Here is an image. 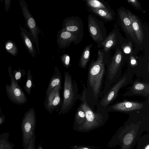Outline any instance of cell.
Listing matches in <instances>:
<instances>
[{"label":"cell","instance_id":"31","mask_svg":"<svg viewBox=\"0 0 149 149\" xmlns=\"http://www.w3.org/2000/svg\"><path fill=\"white\" fill-rule=\"evenodd\" d=\"M133 139L132 135L131 133L127 134L123 139V143L126 145L130 144L132 142Z\"/></svg>","mask_w":149,"mask_h":149},{"label":"cell","instance_id":"6","mask_svg":"<svg viewBox=\"0 0 149 149\" xmlns=\"http://www.w3.org/2000/svg\"><path fill=\"white\" fill-rule=\"evenodd\" d=\"M61 87L56 86L54 87L48 95L46 96L44 103L45 109L49 113H52L55 110L58 111L62 105L60 91Z\"/></svg>","mask_w":149,"mask_h":149},{"label":"cell","instance_id":"34","mask_svg":"<svg viewBox=\"0 0 149 149\" xmlns=\"http://www.w3.org/2000/svg\"><path fill=\"white\" fill-rule=\"evenodd\" d=\"M11 0H5V9L6 11L8 12L10 8V4Z\"/></svg>","mask_w":149,"mask_h":149},{"label":"cell","instance_id":"37","mask_svg":"<svg viewBox=\"0 0 149 149\" xmlns=\"http://www.w3.org/2000/svg\"><path fill=\"white\" fill-rule=\"evenodd\" d=\"M145 149H149V145H148L145 148Z\"/></svg>","mask_w":149,"mask_h":149},{"label":"cell","instance_id":"24","mask_svg":"<svg viewBox=\"0 0 149 149\" xmlns=\"http://www.w3.org/2000/svg\"><path fill=\"white\" fill-rule=\"evenodd\" d=\"M88 7L92 12L104 19L110 20L112 19V14L109 10L90 7Z\"/></svg>","mask_w":149,"mask_h":149},{"label":"cell","instance_id":"16","mask_svg":"<svg viewBox=\"0 0 149 149\" xmlns=\"http://www.w3.org/2000/svg\"><path fill=\"white\" fill-rule=\"evenodd\" d=\"M143 107V105L141 103L126 101L114 105L112 108L118 111H128L139 110Z\"/></svg>","mask_w":149,"mask_h":149},{"label":"cell","instance_id":"5","mask_svg":"<svg viewBox=\"0 0 149 149\" xmlns=\"http://www.w3.org/2000/svg\"><path fill=\"white\" fill-rule=\"evenodd\" d=\"M23 15L25 19V24L31 35L36 45L38 54H40L38 35L41 31L38 26L36 21L29 11L27 4L24 0L19 1Z\"/></svg>","mask_w":149,"mask_h":149},{"label":"cell","instance_id":"8","mask_svg":"<svg viewBox=\"0 0 149 149\" xmlns=\"http://www.w3.org/2000/svg\"><path fill=\"white\" fill-rule=\"evenodd\" d=\"M62 28L76 36L82 40L83 36L82 20L77 16L68 17L64 19Z\"/></svg>","mask_w":149,"mask_h":149},{"label":"cell","instance_id":"2","mask_svg":"<svg viewBox=\"0 0 149 149\" xmlns=\"http://www.w3.org/2000/svg\"><path fill=\"white\" fill-rule=\"evenodd\" d=\"M103 56V53L98 51L97 59L92 62L88 71V83L95 97L99 93L104 72Z\"/></svg>","mask_w":149,"mask_h":149},{"label":"cell","instance_id":"23","mask_svg":"<svg viewBox=\"0 0 149 149\" xmlns=\"http://www.w3.org/2000/svg\"><path fill=\"white\" fill-rule=\"evenodd\" d=\"M5 47L7 52L13 56H15L18 53V48L13 41L8 40L5 44Z\"/></svg>","mask_w":149,"mask_h":149},{"label":"cell","instance_id":"11","mask_svg":"<svg viewBox=\"0 0 149 149\" xmlns=\"http://www.w3.org/2000/svg\"><path fill=\"white\" fill-rule=\"evenodd\" d=\"M126 12L131 22L132 29L138 44H140L143 42L144 37L140 22L137 16L130 10H126Z\"/></svg>","mask_w":149,"mask_h":149},{"label":"cell","instance_id":"4","mask_svg":"<svg viewBox=\"0 0 149 149\" xmlns=\"http://www.w3.org/2000/svg\"><path fill=\"white\" fill-rule=\"evenodd\" d=\"M8 71L10 79V84L6 85L7 97L13 103L18 105L24 104L27 102L26 96L22 88L15 80L11 66L8 67Z\"/></svg>","mask_w":149,"mask_h":149},{"label":"cell","instance_id":"15","mask_svg":"<svg viewBox=\"0 0 149 149\" xmlns=\"http://www.w3.org/2000/svg\"><path fill=\"white\" fill-rule=\"evenodd\" d=\"M122 58V52L118 49L113 56L112 62L109 66L108 75L110 80L115 76L119 69Z\"/></svg>","mask_w":149,"mask_h":149},{"label":"cell","instance_id":"12","mask_svg":"<svg viewBox=\"0 0 149 149\" xmlns=\"http://www.w3.org/2000/svg\"><path fill=\"white\" fill-rule=\"evenodd\" d=\"M88 32L93 40L95 42L102 40V35L99 26L91 14L88 15Z\"/></svg>","mask_w":149,"mask_h":149},{"label":"cell","instance_id":"13","mask_svg":"<svg viewBox=\"0 0 149 149\" xmlns=\"http://www.w3.org/2000/svg\"><path fill=\"white\" fill-rule=\"evenodd\" d=\"M118 13L121 24L124 30L130 35L133 40L136 43L138 44L136 36L132 29L131 22L127 12L123 9H121Z\"/></svg>","mask_w":149,"mask_h":149},{"label":"cell","instance_id":"28","mask_svg":"<svg viewBox=\"0 0 149 149\" xmlns=\"http://www.w3.org/2000/svg\"><path fill=\"white\" fill-rule=\"evenodd\" d=\"M61 60L64 66L66 69L71 66L70 63V57L67 54H63L60 56Z\"/></svg>","mask_w":149,"mask_h":149},{"label":"cell","instance_id":"19","mask_svg":"<svg viewBox=\"0 0 149 149\" xmlns=\"http://www.w3.org/2000/svg\"><path fill=\"white\" fill-rule=\"evenodd\" d=\"M92 47V44L86 46L80 57L79 66L82 68L85 69L90 58V49Z\"/></svg>","mask_w":149,"mask_h":149},{"label":"cell","instance_id":"17","mask_svg":"<svg viewBox=\"0 0 149 149\" xmlns=\"http://www.w3.org/2000/svg\"><path fill=\"white\" fill-rule=\"evenodd\" d=\"M62 80L61 73L58 68L55 67L54 72L50 80L45 93L46 96L48 95L56 86H58L61 87Z\"/></svg>","mask_w":149,"mask_h":149},{"label":"cell","instance_id":"18","mask_svg":"<svg viewBox=\"0 0 149 149\" xmlns=\"http://www.w3.org/2000/svg\"><path fill=\"white\" fill-rule=\"evenodd\" d=\"M132 90L134 94L147 96L149 94V85L148 83L137 81L133 84Z\"/></svg>","mask_w":149,"mask_h":149},{"label":"cell","instance_id":"7","mask_svg":"<svg viewBox=\"0 0 149 149\" xmlns=\"http://www.w3.org/2000/svg\"><path fill=\"white\" fill-rule=\"evenodd\" d=\"M84 87V84H83ZM82 91L81 96H80L79 99L81 101V104L79 106L82 109L84 112L85 115V120L83 124L79 127L76 131L82 130L84 129H86L89 125L94 124L96 120L98 119L99 114L95 113L93 112L90 107L87 103L86 100V91L84 87Z\"/></svg>","mask_w":149,"mask_h":149},{"label":"cell","instance_id":"9","mask_svg":"<svg viewBox=\"0 0 149 149\" xmlns=\"http://www.w3.org/2000/svg\"><path fill=\"white\" fill-rule=\"evenodd\" d=\"M57 38V44L59 48L61 49L69 47L72 42L76 45L81 40L73 33L63 28L58 31Z\"/></svg>","mask_w":149,"mask_h":149},{"label":"cell","instance_id":"21","mask_svg":"<svg viewBox=\"0 0 149 149\" xmlns=\"http://www.w3.org/2000/svg\"><path fill=\"white\" fill-rule=\"evenodd\" d=\"M9 136L8 132L0 134V149H14V145L9 140Z\"/></svg>","mask_w":149,"mask_h":149},{"label":"cell","instance_id":"22","mask_svg":"<svg viewBox=\"0 0 149 149\" xmlns=\"http://www.w3.org/2000/svg\"><path fill=\"white\" fill-rule=\"evenodd\" d=\"M116 41L115 33L109 35L102 43L105 52H108L114 46Z\"/></svg>","mask_w":149,"mask_h":149},{"label":"cell","instance_id":"20","mask_svg":"<svg viewBox=\"0 0 149 149\" xmlns=\"http://www.w3.org/2000/svg\"><path fill=\"white\" fill-rule=\"evenodd\" d=\"M85 120L84 112L79 106L75 113L73 125V129L76 130L81 126Z\"/></svg>","mask_w":149,"mask_h":149},{"label":"cell","instance_id":"35","mask_svg":"<svg viewBox=\"0 0 149 149\" xmlns=\"http://www.w3.org/2000/svg\"><path fill=\"white\" fill-rule=\"evenodd\" d=\"M6 116L5 115L1 113H0V126L5 122Z\"/></svg>","mask_w":149,"mask_h":149},{"label":"cell","instance_id":"36","mask_svg":"<svg viewBox=\"0 0 149 149\" xmlns=\"http://www.w3.org/2000/svg\"><path fill=\"white\" fill-rule=\"evenodd\" d=\"M36 149H44L40 144L39 145Z\"/></svg>","mask_w":149,"mask_h":149},{"label":"cell","instance_id":"10","mask_svg":"<svg viewBox=\"0 0 149 149\" xmlns=\"http://www.w3.org/2000/svg\"><path fill=\"white\" fill-rule=\"evenodd\" d=\"M20 35L24 45L29 53L33 58L35 57L36 52L33 38L31 34L20 24H19Z\"/></svg>","mask_w":149,"mask_h":149},{"label":"cell","instance_id":"33","mask_svg":"<svg viewBox=\"0 0 149 149\" xmlns=\"http://www.w3.org/2000/svg\"><path fill=\"white\" fill-rule=\"evenodd\" d=\"M130 63L132 67L135 66L137 65V61L135 58L132 55H130Z\"/></svg>","mask_w":149,"mask_h":149},{"label":"cell","instance_id":"1","mask_svg":"<svg viewBox=\"0 0 149 149\" xmlns=\"http://www.w3.org/2000/svg\"><path fill=\"white\" fill-rule=\"evenodd\" d=\"M63 99L58 115L68 113L76 101L79 99L81 94H78L77 84L68 72H64Z\"/></svg>","mask_w":149,"mask_h":149},{"label":"cell","instance_id":"38","mask_svg":"<svg viewBox=\"0 0 149 149\" xmlns=\"http://www.w3.org/2000/svg\"><path fill=\"white\" fill-rule=\"evenodd\" d=\"M1 106L0 105V113H1Z\"/></svg>","mask_w":149,"mask_h":149},{"label":"cell","instance_id":"29","mask_svg":"<svg viewBox=\"0 0 149 149\" xmlns=\"http://www.w3.org/2000/svg\"><path fill=\"white\" fill-rule=\"evenodd\" d=\"M128 2L134 7L136 9L140 10L143 12V11L140 3L138 0H128Z\"/></svg>","mask_w":149,"mask_h":149},{"label":"cell","instance_id":"26","mask_svg":"<svg viewBox=\"0 0 149 149\" xmlns=\"http://www.w3.org/2000/svg\"><path fill=\"white\" fill-rule=\"evenodd\" d=\"M86 2V5L88 7L93 8L104 9L109 10L101 2L97 0H87L85 1Z\"/></svg>","mask_w":149,"mask_h":149},{"label":"cell","instance_id":"27","mask_svg":"<svg viewBox=\"0 0 149 149\" xmlns=\"http://www.w3.org/2000/svg\"><path fill=\"white\" fill-rule=\"evenodd\" d=\"M12 73L15 80L18 84L21 82L22 77L26 74L25 70L21 69L20 67L18 70L15 69Z\"/></svg>","mask_w":149,"mask_h":149},{"label":"cell","instance_id":"32","mask_svg":"<svg viewBox=\"0 0 149 149\" xmlns=\"http://www.w3.org/2000/svg\"><path fill=\"white\" fill-rule=\"evenodd\" d=\"M36 136L34 134L30 142L25 149H36L35 146Z\"/></svg>","mask_w":149,"mask_h":149},{"label":"cell","instance_id":"14","mask_svg":"<svg viewBox=\"0 0 149 149\" xmlns=\"http://www.w3.org/2000/svg\"><path fill=\"white\" fill-rule=\"evenodd\" d=\"M126 79V77L123 78L109 91L102 99L101 101V104L102 105L106 107L115 98L120 89L125 83Z\"/></svg>","mask_w":149,"mask_h":149},{"label":"cell","instance_id":"25","mask_svg":"<svg viewBox=\"0 0 149 149\" xmlns=\"http://www.w3.org/2000/svg\"><path fill=\"white\" fill-rule=\"evenodd\" d=\"M27 78L26 84L23 86L25 91L29 95H31V91L32 88H35L31 71L29 69L27 73Z\"/></svg>","mask_w":149,"mask_h":149},{"label":"cell","instance_id":"30","mask_svg":"<svg viewBox=\"0 0 149 149\" xmlns=\"http://www.w3.org/2000/svg\"><path fill=\"white\" fill-rule=\"evenodd\" d=\"M122 47L123 51L125 53L129 54L132 51V45L130 42L128 43L123 45Z\"/></svg>","mask_w":149,"mask_h":149},{"label":"cell","instance_id":"3","mask_svg":"<svg viewBox=\"0 0 149 149\" xmlns=\"http://www.w3.org/2000/svg\"><path fill=\"white\" fill-rule=\"evenodd\" d=\"M36 123L35 109L33 108H30L24 113L21 125L24 149L26 148L35 134Z\"/></svg>","mask_w":149,"mask_h":149}]
</instances>
